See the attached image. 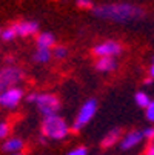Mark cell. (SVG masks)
I'll return each mask as SVG.
<instances>
[{"mask_svg": "<svg viewBox=\"0 0 154 155\" xmlns=\"http://www.w3.org/2000/svg\"><path fill=\"white\" fill-rule=\"evenodd\" d=\"M12 155H22V153H14V152H12Z\"/></svg>", "mask_w": 154, "mask_h": 155, "instance_id": "cell-27", "label": "cell"}, {"mask_svg": "<svg viewBox=\"0 0 154 155\" xmlns=\"http://www.w3.org/2000/svg\"><path fill=\"white\" fill-rule=\"evenodd\" d=\"M96 112H97V101H96L94 98L85 101V103H83V106H82V107H80V110H79L77 118H76L74 126H73V129H71V130L79 132L83 126H86L88 123H90V121L93 120V117L96 115Z\"/></svg>", "mask_w": 154, "mask_h": 155, "instance_id": "cell-3", "label": "cell"}, {"mask_svg": "<svg viewBox=\"0 0 154 155\" xmlns=\"http://www.w3.org/2000/svg\"><path fill=\"white\" fill-rule=\"evenodd\" d=\"M145 83H146V84H151V83H152V77H151V78H146Z\"/></svg>", "mask_w": 154, "mask_h": 155, "instance_id": "cell-26", "label": "cell"}, {"mask_svg": "<svg viewBox=\"0 0 154 155\" xmlns=\"http://www.w3.org/2000/svg\"><path fill=\"white\" fill-rule=\"evenodd\" d=\"M76 3H77L79 8H86V9L93 8V2H91V0H76Z\"/></svg>", "mask_w": 154, "mask_h": 155, "instance_id": "cell-20", "label": "cell"}, {"mask_svg": "<svg viewBox=\"0 0 154 155\" xmlns=\"http://www.w3.org/2000/svg\"><path fill=\"white\" fill-rule=\"evenodd\" d=\"M22 97H23V92L19 87H6L5 91H2L0 94V106L3 107H15Z\"/></svg>", "mask_w": 154, "mask_h": 155, "instance_id": "cell-5", "label": "cell"}, {"mask_svg": "<svg viewBox=\"0 0 154 155\" xmlns=\"http://www.w3.org/2000/svg\"><path fill=\"white\" fill-rule=\"evenodd\" d=\"M42 132L46 138L62 140L68 135L70 127H68L67 121L62 120V117H59L57 114H53V115L45 117V120L42 123Z\"/></svg>", "mask_w": 154, "mask_h": 155, "instance_id": "cell-2", "label": "cell"}, {"mask_svg": "<svg viewBox=\"0 0 154 155\" xmlns=\"http://www.w3.org/2000/svg\"><path fill=\"white\" fill-rule=\"evenodd\" d=\"M56 43V38L50 32H42L37 37V48H53Z\"/></svg>", "mask_w": 154, "mask_h": 155, "instance_id": "cell-12", "label": "cell"}, {"mask_svg": "<svg viewBox=\"0 0 154 155\" xmlns=\"http://www.w3.org/2000/svg\"><path fill=\"white\" fill-rule=\"evenodd\" d=\"M68 155H88V150H86V147H83V146H80V147H76V149H73Z\"/></svg>", "mask_w": 154, "mask_h": 155, "instance_id": "cell-21", "label": "cell"}, {"mask_svg": "<svg viewBox=\"0 0 154 155\" xmlns=\"http://www.w3.org/2000/svg\"><path fill=\"white\" fill-rule=\"evenodd\" d=\"M120 137H122V130H120V129H111V130H109L108 134L103 137V140H102V147H103V149H108V147L114 146L117 141H120Z\"/></svg>", "mask_w": 154, "mask_h": 155, "instance_id": "cell-11", "label": "cell"}, {"mask_svg": "<svg viewBox=\"0 0 154 155\" xmlns=\"http://www.w3.org/2000/svg\"><path fill=\"white\" fill-rule=\"evenodd\" d=\"M96 69L100 72H108L116 69V60L113 58V55H103L97 60L96 63Z\"/></svg>", "mask_w": 154, "mask_h": 155, "instance_id": "cell-10", "label": "cell"}, {"mask_svg": "<svg viewBox=\"0 0 154 155\" xmlns=\"http://www.w3.org/2000/svg\"><path fill=\"white\" fill-rule=\"evenodd\" d=\"M9 134V124L8 123H0V140L6 138Z\"/></svg>", "mask_w": 154, "mask_h": 155, "instance_id": "cell-18", "label": "cell"}, {"mask_svg": "<svg viewBox=\"0 0 154 155\" xmlns=\"http://www.w3.org/2000/svg\"><path fill=\"white\" fill-rule=\"evenodd\" d=\"M0 35H2V34H0Z\"/></svg>", "mask_w": 154, "mask_h": 155, "instance_id": "cell-28", "label": "cell"}, {"mask_svg": "<svg viewBox=\"0 0 154 155\" xmlns=\"http://www.w3.org/2000/svg\"><path fill=\"white\" fill-rule=\"evenodd\" d=\"M145 155H154V143H151L148 147H146V153Z\"/></svg>", "mask_w": 154, "mask_h": 155, "instance_id": "cell-23", "label": "cell"}, {"mask_svg": "<svg viewBox=\"0 0 154 155\" xmlns=\"http://www.w3.org/2000/svg\"><path fill=\"white\" fill-rule=\"evenodd\" d=\"M51 55L53 54H51L50 48H37V51L34 54V60L37 63H46V61H50Z\"/></svg>", "mask_w": 154, "mask_h": 155, "instance_id": "cell-14", "label": "cell"}, {"mask_svg": "<svg viewBox=\"0 0 154 155\" xmlns=\"http://www.w3.org/2000/svg\"><path fill=\"white\" fill-rule=\"evenodd\" d=\"M67 54H68V49H67V48H63V46H56V48H54V55H56L57 58L67 57Z\"/></svg>", "mask_w": 154, "mask_h": 155, "instance_id": "cell-19", "label": "cell"}, {"mask_svg": "<svg viewBox=\"0 0 154 155\" xmlns=\"http://www.w3.org/2000/svg\"><path fill=\"white\" fill-rule=\"evenodd\" d=\"M22 71L17 68H5L0 72V92L5 91L6 87H11L17 81L22 80Z\"/></svg>", "mask_w": 154, "mask_h": 155, "instance_id": "cell-6", "label": "cell"}, {"mask_svg": "<svg viewBox=\"0 0 154 155\" xmlns=\"http://www.w3.org/2000/svg\"><path fill=\"white\" fill-rule=\"evenodd\" d=\"M143 138H148V140H154V127H146L143 132Z\"/></svg>", "mask_w": 154, "mask_h": 155, "instance_id": "cell-22", "label": "cell"}, {"mask_svg": "<svg viewBox=\"0 0 154 155\" xmlns=\"http://www.w3.org/2000/svg\"><path fill=\"white\" fill-rule=\"evenodd\" d=\"M34 103L39 106L40 112L43 115H53V114H57V110L60 107V101L56 95H51V94H39L36 95V100Z\"/></svg>", "mask_w": 154, "mask_h": 155, "instance_id": "cell-4", "label": "cell"}, {"mask_svg": "<svg viewBox=\"0 0 154 155\" xmlns=\"http://www.w3.org/2000/svg\"><path fill=\"white\" fill-rule=\"evenodd\" d=\"M34 100H36V95L34 94H31V95L26 97V101H29V103H34Z\"/></svg>", "mask_w": 154, "mask_h": 155, "instance_id": "cell-24", "label": "cell"}, {"mask_svg": "<svg viewBox=\"0 0 154 155\" xmlns=\"http://www.w3.org/2000/svg\"><path fill=\"white\" fill-rule=\"evenodd\" d=\"M22 147H23V141H22L20 138H11V140H8V141L3 143V150L5 152H9V153L17 152Z\"/></svg>", "mask_w": 154, "mask_h": 155, "instance_id": "cell-13", "label": "cell"}, {"mask_svg": "<svg viewBox=\"0 0 154 155\" xmlns=\"http://www.w3.org/2000/svg\"><path fill=\"white\" fill-rule=\"evenodd\" d=\"M97 57L100 55V57H103V55H119L120 52H122V46L119 45L117 41H103V43H100V45H97L96 48H94V51H93Z\"/></svg>", "mask_w": 154, "mask_h": 155, "instance_id": "cell-7", "label": "cell"}, {"mask_svg": "<svg viewBox=\"0 0 154 155\" xmlns=\"http://www.w3.org/2000/svg\"><path fill=\"white\" fill-rule=\"evenodd\" d=\"M15 35H17V34H15V31H14L12 28H8V29L2 31V38H3V40H6V41L12 40V38H14Z\"/></svg>", "mask_w": 154, "mask_h": 155, "instance_id": "cell-17", "label": "cell"}, {"mask_svg": "<svg viewBox=\"0 0 154 155\" xmlns=\"http://www.w3.org/2000/svg\"><path fill=\"white\" fill-rule=\"evenodd\" d=\"M149 75L154 78V60H152V63H151V68H149Z\"/></svg>", "mask_w": 154, "mask_h": 155, "instance_id": "cell-25", "label": "cell"}, {"mask_svg": "<svg viewBox=\"0 0 154 155\" xmlns=\"http://www.w3.org/2000/svg\"><path fill=\"white\" fill-rule=\"evenodd\" d=\"M94 14L105 20H113V21H131L137 20L145 15V11L133 3H111V5H102L99 8H94Z\"/></svg>", "mask_w": 154, "mask_h": 155, "instance_id": "cell-1", "label": "cell"}, {"mask_svg": "<svg viewBox=\"0 0 154 155\" xmlns=\"http://www.w3.org/2000/svg\"><path fill=\"white\" fill-rule=\"evenodd\" d=\"M142 140H143V134L140 130H131V132H128V134L122 138L120 147L123 150H129V149H133L134 146H137Z\"/></svg>", "mask_w": 154, "mask_h": 155, "instance_id": "cell-9", "label": "cell"}, {"mask_svg": "<svg viewBox=\"0 0 154 155\" xmlns=\"http://www.w3.org/2000/svg\"><path fill=\"white\" fill-rule=\"evenodd\" d=\"M12 29L15 31L17 35L26 37V35L37 34V31H39V23H36V21H20V23L12 25Z\"/></svg>", "mask_w": 154, "mask_h": 155, "instance_id": "cell-8", "label": "cell"}, {"mask_svg": "<svg viewBox=\"0 0 154 155\" xmlns=\"http://www.w3.org/2000/svg\"><path fill=\"white\" fill-rule=\"evenodd\" d=\"M134 101H136V104H137V106H140V107H146V106H148V103H149L151 100H149V97H148L145 92H142V91H140V92H137V94H136Z\"/></svg>", "mask_w": 154, "mask_h": 155, "instance_id": "cell-15", "label": "cell"}, {"mask_svg": "<svg viewBox=\"0 0 154 155\" xmlns=\"http://www.w3.org/2000/svg\"><path fill=\"white\" fill-rule=\"evenodd\" d=\"M145 115H146L148 121L154 123V101H149L148 106L145 107Z\"/></svg>", "mask_w": 154, "mask_h": 155, "instance_id": "cell-16", "label": "cell"}]
</instances>
